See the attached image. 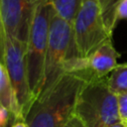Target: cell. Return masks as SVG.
<instances>
[{
	"mask_svg": "<svg viewBox=\"0 0 127 127\" xmlns=\"http://www.w3.org/2000/svg\"><path fill=\"white\" fill-rule=\"evenodd\" d=\"M85 81L78 75L64 73L48 93L33 102L25 117L28 127H64Z\"/></svg>",
	"mask_w": 127,
	"mask_h": 127,
	"instance_id": "cell-1",
	"label": "cell"
},
{
	"mask_svg": "<svg viewBox=\"0 0 127 127\" xmlns=\"http://www.w3.org/2000/svg\"><path fill=\"white\" fill-rule=\"evenodd\" d=\"M53 10L62 19L72 26L78 11L81 7L82 0H49Z\"/></svg>",
	"mask_w": 127,
	"mask_h": 127,
	"instance_id": "cell-9",
	"label": "cell"
},
{
	"mask_svg": "<svg viewBox=\"0 0 127 127\" xmlns=\"http://www.w3.org/2000/svg\"><path fill=\"white\" fill-rule=\"evenodd\" d=\"M3 50H4V29L0 17V60L3 62Z\"/></svg>",
	"mask_w": 127,
	"mask_h": 127,
	"instance_id": "cell-16",
	"label": "cell"
},
{
	"mask_svg": "<svg viewBox=\"0 0 127 127\" xmlns=\"http://www.w3.org/2000/svg\"><path fill=\"white\" fill-rule=\"evenodd\" d=\"M98 1L106 29L109 32V34L112 35L113 30L117 24V19H116L117 8L122 0H98Z\"/></svg>",
	"mask_w": 127,
	"mask_h": 127,
	"instance_id": "cell-11",
	"label": "cell"
},
{
	"mask_svg": "<svg viewBox=\"0 0 127 127\" xmlns=\"http://www.w3.org/2000/svg\"><path fill=\"white\" fill-rule=\"evenodd\" d=\"M3 64L8 71L18 105L25 121V117L34 102L27 69L26 43L6 34L5 32Z\"/></svg>",
	"mask_w": 127,
	"mask_h": 127,
	"instance_id": "cell-6",
	"label": "cell"
},
{
	"mask_svg": "<svg viewBox=\"0 0 127 127\" xmlns=\"http://www.w3.org/2000/svg\"><path fill=\"white\" fill-rule=\"evenodd\" d=\"M0 105L5 107L12 113L16 122L24 121L8 71L1 60H0Z\"/></svg>",
	"mask_w": 127,
	"mask_h": 127,
	"instance_id": "cell-8",
	"label": "cell"
},
{
	"mask_svg": "<svg viewBox=\"0 0 127 127\" xmlns=\"http://www.w3.org/2000/svg\"><path fill=\"white\" fill-rule=\"evenodd\" d=\"M108 127H127L125 124H123L122 122H119V123H116V124H113V125H110Z\"/></svg>",
	"mask_w": 127,
	"mask_h": 127,
	"instance_id": "cell-18",
	"label": "cell"
},
{
	"mask_svg": "<svg viewBox=\"0 0 127 127\" xmlns=\"http://www.w3.org/2000/svg\"><path fill=\"white\" fill-rule=\"evenodd\" d=\"M118 96V113L120 122L127 126V92L117 94Z\"/></svg>",
	"mask_w": 127,
	"mask_h": 127,
	"instance_id": "cell-12",
	"label": "cell"
},
{
	"mask_svg": "<svg viewBox=\"0 0 127 127\" xmlns=\"http://www.w3.org/2000/svg\"><path fill=\"white\" fill-rule=\"evenodd\" d=\"M10 127H28V125L25 121H17L13 125H11Z\"/></svg>",
	"mask_w": 127,
	"mask_h": 127,
	"instance_id": "cell-17",
	"label": "cell"
},
{
	"mask_svg": "<svg viewBox=\"0 0 127 127\" xmlns=\"http://www.w3.org/2000/svg\"><path fill=\"white\" fill-rule=\"evenodd\" d=\"M73 114L86 127H108L120 122L118 96L109 88L106 77L86 80L83 83Z\"/></svg>",
	"mask_w": 127,
	"mask_h": 127,
	"instance_id": "cell-2",
	"label": "cell"
},
{
	"mask_svg": "<svg viewBox=\"0 0 127 127\" xmlns=\"http://www.w3.org/2000/svg\"><path fill=\"white\" fill-rule=\"evenodd\" d=\"M64 127H86V126L82 123V121L79 118H77L74 114H72Z\"/></svg>",
	"mask_w": 127,
	"mask_h": 127,
	"instance_id": "cell-15",
	"label": "cell"
},
{
	"mask_svg": "<svg viewBox=\"0 0 127 127\" xmlns=\"http://www.w3.org/2000/svg\"><path fill=\"white\" fill-rule=\"evenodd\" d=\"M117 22L119 20H126L127 19V0H122L117 8L116 13Z\"/></svg>",
	"mask_w": 127,
	"mask_h": 127,
	"instance_id": "cell-14",
	"label": "cell"
},
{
	"mask_svg": "<svg viewBox=\"0 0 127 127\" xmlns=\"http://www.w3.org/2000/svg\"><path fill=\"white\" fill-rule=\"evenodd\" d=\"M106 78L109 88L115 94L127 92V63L117 64Z\"/></svg>",
	"mask_w": 127,
	"mask_h": 127,
	"instance_id": "cell-10",
	"label": "cell"
},
{
	"mask_svg": "<svg viewBox=\"0 0 127 127\" xmlns=\"http://www.w3.org/2000/svg\"><path fill=\"white\" fill-rule=\"evenodd\" d=\"M40 0H0V17L4 32L27 42L31 20Z\"/></svg>",
	"mask_w": 127,
	"mask_h": 127,
	"instance_id": "cell-7",
	"label": "cell"
},
{
	"mask_svg": "<svg viewBox=\"0 0 127 127\" xmlns=\"http://www.w3.org/2000/svg\"><path fill=\"white\" fill-rule=\"evenodd\" d=\"M73 40L80 58H87L112 35L106 29L98 0H82L72 24Z\"/></svg>",
	"mask_w": 127,
	"mask_h": 127,
	"instance_id": "cell-5",
	"label": "cell"
},
{
	"mask_svg": "<svg viewBox=\"0 0 127 127\" xmlns=\"http://www.w3.org/2000/svg\"><path fill=\"white\" fill-rule=\"evenodd\" d=\"M11 121L13 122V124L16 122L12 113L8 109L0 105V127H8L9 125L11 126Z\"/></svg>",
	"mask_w": 127,
	"mask_h": 127,
	"instance_id": "cell-13",
	"label": "cell"
},
{
	"mask_svg": "<svg viewBox=\"0 0 127 127\" xmlns=\"http://www.w3.org/2000/svg\"><path fill=\"white\" fill-rule=\"evenodd\" d=\"M53 8L49 0H40L34 10L26 42V61L29 83L34 101L43 80Z\"/></svg>",
	"mask_w": 127,
	"mask_h": 127,
	"instance_id": "cell-3",
	"label": "cell"
},
{
	"mask_svg": "<svg viewBox=\"0 0 127 127\" xmlns=\"http://www.w3.org/2000/svg\"><path fill=\"white\" fill-rule=\"evenodd\" d=\"M74 57L79 56L73 40L72 26L53 10L43 80L38 97L45 95L52 89L64 73L65 62Z\"/></svg>",
	"mask_w": 127,
	"mask_h": 127,
	"instance_id": "cell-4",
	"label": "cell"
}]
</instances>
